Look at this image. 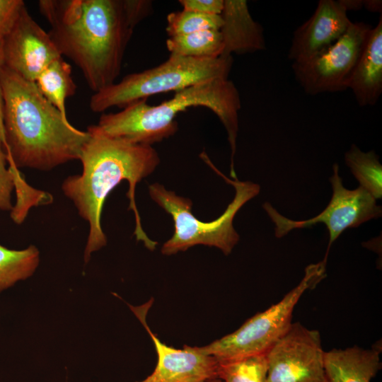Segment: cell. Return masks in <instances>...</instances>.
Segmentation results:
<instances>
[{
	"label": "cell",
	"mask_w": 382,
	"mask_h": 382,
	"mask_svg": "<svg viewBox=\"0 0 382 382\" xmlns=\"http://www.w3.org/2000/svg\"><path fill=\"white\" fill-rule=\"evenodd\" d=\"M87 132L90 137L79 159L82 164V173L67 177L62 184L64 195L72 201L80 216L89 225L85 262L89 260L92 253L107 244V237L101 226L102 209L108 195L122 180L129 183L127 196L129 199V209L134 213L137 240L154 250L158 243L151 240L141 227L135 202V188L158 166V152L152 146L108 137L93 125L88 127Z\"/></svg>",
	"instance_id": "obj_1"
},
{
	"label": "cell",
	"mask_w": 382,
	"mask_h": 382,
	"mask_svg": "<svg viewBox=\"0 0 382 382\" xmlns=\"http://www.w3.org/2000/svg\"><path fill=\"white\" fill-rule=\"evenodd\" d=\"M38 6L58 51L89 88L96 93L115 83L134 29L124 0H40Z\"/></svg>",
	"instance_id": "obj_2"
},
{
	"label": "cell",
	"mask_w": 382,
	"mask_h": 382,
	"mask_svg": "<svg viewBox=\"0 0 382 382\" xmlns=\"http://www.w3.org/2000/svg\"><path fill=\"white\" fill-rule=\"evenodd\" d=\"M4 147L16 168L50 170L79 159L90 134L74 127L28 81L5 66L0 69Z\"/></svg>",
	"instance_id": "obj_3"
},
{
	"label": "cell",
	"mask_w": 382,
	"mask_h": 382,
	"mask_svg": "<svg viewBox=\"0 0 382 382\" xmlns=\"http://www.w3.org/2000/svg\"><path fill=\"white\" fill-rule=\"evenodd\" d=\"M198 106L209 109L224 125L231 151V169H233L241 102L237 88L228 79L187 87L156 105H149L147 99L137 100L117 112L103 113L93 126L108 137L152 146L176 133L175 118L179 113Z\"/></svg>",
	"instance_id": "obj_4"
},
{
	"label": "cell",
	"mask_w": 382,
	"mask_h": 382,
	"mask_svg": "<svg viewBox=\"0 0 382 382\" xmlns=\"http://www.w3.org/2000/svg\"><path fill=\"white\" fill-rule=\"evenodd\" d=\"M233 57L199 59L170 54L162 64L125 76L120 81L94 93L89 106L93 112L128 105L153 95L178 92L207 81L228 79Z\"/></svg>",
	"instance_id": "obj_5"
},
{
	"label": "cell",
	"mask_w": 382,
	"mask_h": 382,
	"mask_svg": "<svg viewBox=\"0 0 382 382\" xmlns=\"http://www.w3.org/2000/svg\"><path fill=\"white\" fill-rule=\"evenodd\" d=\"M210 166L236 190L233 201L224 213L212 221H202L193 215L192 202L189 198L179 196L159 183L149 186L151 198L172 216L174 223V233L163 245L162 254L174 255L196 245H204L217 248L228 255L238 243L240 237L233 227V219L247 202L259 194L260 187L250 181L229 179L213 164Z\"/></svg>",
	"instance_id": "obj_6"
},
{
	"label": "cell",
	"mask_w": 382,
	"mask_h": 382,
	"mask_svg": "<svg viewBox=\"0 0 382 382\" xmlns=\"http://www.w3.org/2000/svg\"><path fill=\"white\" fill-rule=\"evenodd\" d=\"M325 265H308L299 284L278 303L247 320L236 331L198 349L217 360L266 354L292 324V314L303 293L313 288L325 276Z\"/></svg>",
	"instance_id": "obj_7"
},
{
	"label": "cell",
	"mask_w": 382,
	"mask_h": 382,
	"mask_svg": "<svg viewBox=\"0 0 382 382\" xmlns=\"http://www.w3.org/2000/svg\"><path fill=\"white\" fill-rule=\"evenodd\" d=\"M352 22L347 32L311 58L292 63L296 80L310 96L343 91L349 88L355 64L372 28Z\"/></svg>",
	"instance_id": "obj_8"
},
{
	"label": "cell",
	"mask_w": 382,
	"mask_h": 382,
	"mask_svg": "<svg viewBox=\"0 0 382 382\" xmlns=\"http://www.w3.org/2000/svg\"><path fill=\"white\" fill-rule=\"evenodd\" d=\"M337 163L333 165V175L330 178L332 196L326 208L316 216L303 221L287 219L280 214L269 202L263 204L271 220L275 224V236L282 238L295 228L311 227L323 223L329 233V241L323 262L326 264L332 244L348 228L357 227L361 224L381 216V207L376 199L361 187L350 190L342 185L339 175Z\"/></svg>",
	"instance_id": "obj_9"
},
{
	"label": "cell",
	"mask_w": 382,
	"mask_h": 382,
	"mask_svg": "<svg viewBox=\"0 0 382 382\" xmlns=\"http://www.w3.org/2000/svg\"><path fill=\"white\" fill-rule=\"evenodd\" d=\"M325 352L318 330L292 323L266 353L267 382H328Z\"/></svg>",
	"instance_id": "obj_10"
},
{
	"label": "cell",
	"mask_w": 382,
	"mask_h": 382,
	"mask_svg": "<svg viewBox=\"0 0 382 382\" xmlns=\"http://www.w3.org/2000/svg\"><path fill=\"white\" fill-rule=\"evenodd\" d=\"M4 66L23 79L35 82L52 62L62 57L49 33L25 6L2 45Z\"/></svg>",
	"instance_id": "obj_11"
},
{
	"label": "cell",
	"mask_w": 382,
	"mask_h": 382,
	"mask_svg": "<svg viewBox=\"0 0 382 382\" xmlns=\"http://www.w3.org/2000/svg\"><path fill=\"white\" fill-rule=\"evenodd\" d=\"M152 300L141 306H131L154 342L158 361L148 377L136 382H206L218 378V360L201 352L197 347L179 349L162 342L149 328L146 316Z\"/></svg>",
	"instance_id": "obj_12"
},
{
	"label": "cell",
	"mask_w": 382,
	"mask_h": 382,
	"mask_svg": "<svg viewBox=\"0 0 382 382\" xmlns=\"http://www.w3.org/2000/svg\"><path fill=\"white\" fill-rule=\"evenodd\" d=\"M339 1L320 0L312 16L293 34L288 59L304 62L341 37L352 21Z\"/></svg>",
	"instance_id": "obj_13"
},
{
	"label": "cell",
	"mask_w": 382,
	"mask_h": 382,
	"mask_svg": "<svg viewBox=\"0 0 382 382\" xmlns=\"http://www.w3.org/2000/svg\"><path fill=\"white\" fill-rule=\"evenodd\" d=\"M221 56L253 53L266 49L263 29L251 16L245 0H224L221 14Z\"/></svg>",
	"instance_id": "obj_14"
},
{
	"label": "cell",
	"mask_w": 382,
	"mask_h": 382,
	"mask_svg": "<svg viewBox=\"0 0 382 382\" xmlns=\"http://www.w3.org/2000/svg\"><path fill=\"white\" fill-rule=\"evenodd\" d=\"M360 107L374 105L382 93V16L371 29L353 70L349 88Z\"/></svg>",
	"instance_id": "obj_15"
},
{
	"label": "cell",
	"mask_w": 382,
	"mask_h": 382,
	"mask_svg": "<svg viewBox=\"0 0 382 382\" xmlns=\"http://www.w3.org/2000/svg\"><path fill=\"white\" fill-rule=\"evenodd\" d=\"M328 382H371L381 368L380 351L357 346L325 352Z\"/></svg>",
	"instance_id": "obj_16"
},
{
	"label": "cell",
	"mask_w": 382,
	"mask_h": 382,
	"mask_svg": "<svg viewBox=\"0 0 382 382\" xmlns=\"http://www.w3.org/2000/svg\"><path fill=\"white\" fill-rule=\"evenodd\" d=\"M35 83L41 94L67 117L66 100L76 91L71 76V66L61 57L40 73Z\"/></svg>",
	"instance_id": "obj_17"
},
{
	"label": "cell",
	"mask_w": 382,
	"mask_h": 382,
	"mask_svg": "<svg viewBox=\"0 0 382 382\" xmlns=\"http://www.w3.org/2000/svg\"><path fill=\"white\" fill-rule=\"evenodd\" d=\"M166 44L170 54L192 58H217L222 55L224 50L219 30H207L168 37Z\"/></svg>",
	"instance_id": "obj_18"
},
{
	"label": "cell",
	"mask_w": 382,
	"mask_h": 382,
	"mask_svg": "<svg viewBox=\"0 0 382 382\" xmlns=\"http://www.w3.org/2000/svg\"><path fill=\"white\" fill-rule=\"evenodd\" d=\"M40 252L33 245L22 250L9 249L0 244V293L36 271Z\"/></svg>",
	"instance_id": "obj_19"
},
{
	"label": "cell",
	"mask_w": 382,
	"mask_h": 382,
	"mask_svg": "<svg viewBox=\"0 0 382 382\" xmlns=\"http://www.w3.org/2000/svg\"><path fill=\"white\" fill-rule=\"evenodd\" d=\"M345 163L359 181L360 187L373 197H382V166L374 151L363 152L352 144L345 155Z\"/></svg>",
	"instance_id": "obj_20"
},
{
	"label": "cell",
	"mask_w": 382,
	"mask_h": 382,
	"mask_svg": "<svg viewBox=\"0 0 382 382\" xmlns=\"http://www.w3.org/2000/svg\"><path fill=\"white\" fill-rule=\"evenodd\" d=\"M218 361V378L224 382L267 381L266 354Z\"/></svg>",
	"instance_id": "obj_21"
},
{
	"label": "cell",
	"mask_w": 382,
	"mask_h": 382,
	"mask_svg": "<svg viewBox=\"0 0 382 382\" xmlns=\"http://www.w3.org/2000/svg\"><path fill=\"white\" fill-rule=\"evenodd\" d=\"M166 31L168 37L187 35L207 30H220L221 15H204L182 10L168 14Z\"/></svg>",
	"instance_id": "obj_22"
},
{
	"label": "cell",
	"mask_w": 382,
	"mask_h": 382,
	"mask_svg": "<svg viewBox=\"0 0 382 382\" xmlns=\"http://www.w3.org/2000/svg\"><path fill=\"white\" fill-rule=\"evenodd\" d=\"M21 175L19 170L9 164L6 152L0 140V210L11 211L12 193L16 190V183Z\"/></svg>",
	"instance_id": "obj_23"
},
{
	"label": "cell",
	"mask_w": 382,
	"mask_h": 382,
	"mask_svg": "<svg viewBox=\"0 0 382 382\" xmlns=\"http://www.w3.org/2000/svg\"><path fill=\"white\" fill-rule=\"evenodd\" d=\"M25 6L22 0H0V49Z\"/></svg>",
	"instance_id": "obj_24"
},
{
	"label": "cell",
	"mask_w": 382,
	"mask_h": 382,
	"mask_svg": "<svg viewBox=\"0 0 382 382\" xmlns=\"http://www.w3.org/2000/svg\"><path fill=\"white\" fill-rule=\"evenodd\" d=\"M183 10L204 15H221L224 0H179Z\"/></svg>",
	"instance_id": "obj_25"
},
{
	"label": "cell",
	"mask_w": 382,
	"mask_h": 382,
	"mask_svg": "<svg viewBox=\"0 0 382 382\" xmlns=\"http://www.w3.org/2000/svg\"><path fill=\"white\" fill-rule=\"evenodd\" d=\"M124 6L127 16L134 28L152 10V1L148 0H124Z\"/></svg>",
	"instance_id": "obj_26"
},
{
	"label": "cell",
	"mask_w": 382,
	"mask_h": 382,
	"mask_svg": "<svg viewBox=\"0 0 382 382\" xmlns=\"http://www.w3.org/2000/svg\"><path fill=\"white\" fill-rule=\"evenodd\" d=\"M3 54H2V48L0 49V69L3 66ZM0 140L3 144H4V134L3 128V98H2V91L0 83Z\"/></svg>",
	"instance_id": "obj_27"
},
{
	"label": "cell",
	"mask_w": 382,
	"mask_h": 382,
	"mask_svg": "<svg viewBox=\"0 0 382 382\" xmlns=\"http://www.w3.org/2000/svg\"><path fill=\"white\" fill-rule=\"evenodd\" d=\"M339 2L347 11L349 10L358 11L363 7L362 0H339Z\"/></svg>",
	"instance_id": "obj_28"
},
{
	"label": "cell",
	"mask_w": 382,
	"mask_h": 382,
	"mask_svg": "<svg viewBox=\"0 0 382 382\" xmlns=\"http://www.w3.org/2000/svg\"><path fill=\"white\" fill-rule=\"evenodd\" d=\"M363 7L369 11L381 14L382 1L381 0H365L363 1Z\"/></svg>",
	"instance_id": "obj_29"
},
{
	"label": "cell",
	"mask_w": 382,
	"mask_h": 382,
	"mask_svg": "<svg viewBox=\"0 0 382 382\" xmlns=\"http://www.w3.org/2000/svg\"><path fill=\"white\" fill-rule=\"evenodd\" d=\"M206 382H222L221 379L219 378H214L209 381H207Z\"/></svg>",
	"instance_id": "obj_30"
}]
</instances>
